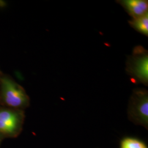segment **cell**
Masks as SVG:
<instances>
[{"label":"cell","instance_id":"obj_1","mask_svg":"<svg viewBox=\"0 0 148 148\" xmlns=\"http://www.w3.org/2000/svg\"><path fill=\"white\" fill-rule=\"evenodd\" d=\"M126 71L133 82L148 85V52L143 46L134 48L126 62Z\"/></svg>","mask_w":148,"mask_h":148},{"label":"cell","instance_id":"obj_2","mask_svg":"<svg viewBox=\"0 0 148 148\" xmlns=\"http://www.w3.org/2000/svg\"><path fill=\"white\" fill-rule=\"evenodd\" d=\"M130 118L135 123L147 127L148 124V93L144 88L134 90L128 108Z\"/></svg>","mask_w":148,"mask_h":148},{"label":"cell","instance_id":"obj_3","mask_svg":"<svg viewBox=\"0 0 148 148\" xmlns=\"http://www.w3.org/2000/svg\"><path fill=\"white\" fill-rule=\"evenodd\" d=\"M2 92L4 99L8 106L18 107L27 103V98L24 90L11 80H2Z\"/></svg>","mask_w":148,"mask_h":148},{"label":"cell","instance_id":"obj_4","mask_svg":"<svg viewBox=\"0 0 148 148\" xmlns=\"http://www.w3.org/2000/svg\"><path fill=\"white\" fill-rule=\"evenodd\" d=\"M132 17L136 18L148 13L147 0H119L116 1Z\"/></svg>","mask_w":148,"mask_h":148},{"label":"cell","instance_id":"obj_5","mask_svg":"<svg viewBox=\"0 0 148 148\" xmlns=\"http://www.w3.org/2000/svg\"><path fill=\"white\" fill-rule=\"evenodd\" d=\"M128 23L136 31L148 36V13L136 18H132Z\"/></svg>","mask_w":148,"mask_h":148},{"label":"cell","instance_id":"obj_6","mask_svg":"<svg viewBox=\"0 0 148 148\" xmlns=\"http://www.w3.org/2000/svg\"><path fill=\"white\" fill-rule=\"evenodd\" d=\"M0 119L6 123L16 129L19 123V117L17 114L10 110L0 111Z\"/></svg>","mask_w":148,"mask_h":148},{"label":"cell","instance_id":"obj_7","mask_svg":"<svg viewBox=\"0 0 148 148\" xmlns=\"http://www.w3.org/2000/svg\"><path fill=\"white\" fill-rule=\"evenodd\" d=\"M121 148H148L147 145L140 140L127 138L124 139L121 143Z\"/></svg>","mask_w":148,"mask_h":148},{"label":"cell","instance_id":"obj_8","mask_svg":"<svg viewBox=\"0 0 148 148\" xmlns=\"http://www.w3.org/2000/svg\"><path fill=\"white\" fill-rule=\"evenodd\" d=\"M15 128L6 123L0 119V131L5 133H12L16 131Z\"/></svg>","mask_w":148,"mask_h":148}]
</instances>
